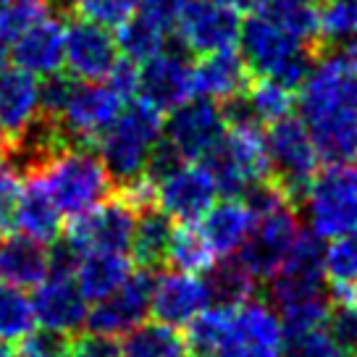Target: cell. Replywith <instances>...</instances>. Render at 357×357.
I'll return each instance as SVG.
<instances>
[{
	"instance_id": "52a82bcc",
	"label": "cell",
	"mask_w": 357,
	"mask_h": 357,
	"mask_svg": "<svg viewBox=\"0 0 357 357\" xmlns=\"http://www.w3.org/2000/svg\"><path fill=\"white\" fill-rule=\"evenodd\" d=\"M213 357H284L279 315L266 300H250L234 307Z\"/></svg>"
},
{
	"instance_id": "603a6c76",
	"label": "cell",
	"mask_w": 357,
	"mask_h": 357,
	"mask_svg": "<svg viewBox=\"0 0 357 357\" xmlns=\"http://www.w3.org/2000/svg\"><path fill=\"white\" fill-rule=\"evenodd\" d=\"M40 113V82L24 68H3L0 71V129L8 137L19 134L32 123Z\"/></svg>"
},
{
	"instance_id": "f5cc1de1",
	"label": "cell",
	"mask_w": 357,
	"mask_h": 357,
	"mask_svg": "<svg viewBox=\"0 0 357 357\" xmlns=\"http://www.w3.org/2000/svg\"><path fill=\"white\" fill-rule=\"evenodd\" d=\"M266 3H271V0H242V8H257L260 11Z\"/></svg>"
},
{
	"instance_id": "f907efd6",
	"label": "cell",
	"mask_w": 357,
	"mask_h": 357,
	"mask_svg": "<svg viewBox=\"0 0 357 357\" xmlns=\"http://www.w3.org/2000/svg\"><path fill=\"white\" fill-rule=\"evenodd\" d=\"M6 63H8V43L0 37V71H3V68H8Z\"/></svg>"
},
{
	"instance_id": "5b68a950",
	"label": "cell",
	"mask_w": 357,
	"mask_h": 357,
	"mask_svg": "<svg viewBox=\"0 0 357 357\" xmlns=\"http://www.w3.org/2000/svg\"><path fill=\"white\" fill-rule=\"evenodd\" d=\"M263 137H266L271 178L287 195L291 208L300 213V205L310 190L312 178L318 176V160H321L310 132L302 119L289 116L271 123Z\"/></svg>"
},
{
	"instance_id": "836d02e7",
	"label": "cell",
	"mask_w": 357,
	"mask_h": 357,
	"mask_svg": "<svg viewBox=\"0 0 357 357\" xmlns=\"http://www.w3.org/2000/svg\"><path fill=\"white\" fill-rule=\"evenodd\" d=\"M331 318V302L326 294L315 297H302V300L287 302L281 305V331L287 339H297L310 331H321V326L328 324Z\"/></svg>"
},
{
	"instance_id": "4fadbf2b",
	"label": "cell",
	"mask_w": 357,
	"mask_h": 357,
	"mask_svg": "<svg viewBox=\"0 0 357 357\" xmlns=\"http://www.w3.org/2000/svg\"><path fill=\"white\" fill-rule=\"evenodd\" d=\"M178 43L190 53L211 56L229 50L239 40L242 22L234 6H223L215 0H192L176 26Z\"/></svg>"
},
{
	"instance_id": "d6986e66",
	"label": "cell",
	"mask_w": 357,
	"mask_h": 357,
	"mask_svg": "<svg viewBox=\"0 0 357 357\" xmlns=\"http://www.w3.org/2000/svg\"><path fill=\"white\" fill-rule=\"evenodd\" d=\"M34 321L43 328L61 331V334H77L82 326H87L89 310L87 297L82 294L74 279H47L43 281L32 297Z\"/></svg>"
},
{
	"instance_id": "8fae6325",
	"label": "cell",
	"mask_w": 357,
	"mask_h": 357,
	"mask_svg": "<svg viewBox=\"0 0 357 357\" xmlns=\"http://www.w3.org/2000/svg\"><path fill=\"white\" fill-rule=\"evenodd\" d=\"M326 247L321 245V236H315L307 229L302 231L297 245L287 257V263L279 268V273L268 281V300L276 305L326 294Z\"/></svg>"
},
{
	"instance_id": "60d3db41",
	"label": "cell",
	"mask_w": 357,
	"mask_h": 357,
	"mask_svg": "<svg viewBox=\"0 0 357 357\" xmlns=\"http://www.w3.org/2000/svg\"><path fill=\"white\" fill-rule=\"evenodd\" d=\"M74 349V336L61 334V331H50V328H40V331H29L24 336L22 347L16 349L19 357H71Z\"/></svg>"
},
{
	"instance_id": "c3c4849f",
	"label": "cell",
	"mask_w": 357,
	"mask_h": 357,
	"mask_svg": "<svg viewBox=\"0 0 357 357\" xmlns=\"http://www.w3.org/2000/svg\"><path fill=\"white\" fill-rule=\"evenodd\" d=\"M71 357H121V349L108 336L84 334L74 339Z\"/></svg>"
},
{
	"instance_id": "e0dca14e",
	"label": "cell",
	"mask_w": 357,
	"mask_h": 357,
	"mask_svg": "<svg viewBox=\"0 0 357 357\" xmlns=\"http://www.w3.org/2000/svg\"><path fill=\"white\" fill-rule=\"evenodd\" d=\"M208 307H211V291L205 287V281L197 279L195 273L171 271L155 279L150 315L158 324L174 326V328L190 326Z\"/></svg>"
},
{
	"instance_id": "5bb4252c",
	"label": "cell",
	"mask_w": 357,
	"mask_h": 357,
	"mask_svg": "<svg viewBox=\"0 0 357 357\" xmlns=\"http://www.w3.org/2000/svg\"><path fill=\"white\" fill-rule=\"evenodd\" d=\"M121 108H123V100L108 84L82 82L77 95L68 102L66 113L61 116V123L66 129L71 145L92 147L95 150L98 139L121 116Z\"/></svg>"
},
{
	"instance_id": "ac0fdd59",
	"label": "cell",
	"mask_w": 357,
	"mask_h": 357,
	"mask_svg": "<svg viewBox=\"0 0 357 357\" xmlns=\"http://www.w3.org/2000/svg\"><path fill=\"white\" fill-rule=\"evenodd\" d=\"M218 187L205 166H181L166 181L158 184L160 208L181 223H195L211 213Z\"/></svg>"
},
{
	"instance_id": "681fc988",
	"label": "cell",
	"mask_w": 357,
	"mask_h": 357,
	"mask_svg": "<svg viewBox=\"0 0 357 357\" xmlns=\"http://www.w3.org/2000/svg\"><path fill=\"white\" fill-rule=\"evenodd\" d=\"M8 147H11V137L0 129V160H6V155H8Z\"/></svg>"
},
{
	"instance_id": "484cf974",
	"label": "cell",
	"mask_w": 357,
	"mask_h": 357,
	"mask_svg": "<svg viewBox=\"0 0 357 357\" xmlns=\"http://www.w3.org/2000/svg\"><path fill=\"white\" fill-rule=\"evenodd\" d=\"M255 226V215L239 200H223L213 205L211 213L202 218V234L211 242L215 255H231L242 250L245 239Z\"/></svg>"
},
{
	"instance_id": "277c9868",
	"label": "cell",
	"mask_w": 357,
	"mask_h": 357,
	"mask_svg": "<svg viewBox=\"0 0 357 357\" xmlns=\"http://www.w3.org/2000/svg\"><path fill=\"white\" fill-rule=\"evenodd\" d=\"M43 178L56 200L58 211L71 218L89 213L92 208L116 197V184L111 174L102 166L98 150L92 147H74L63 153L45 171Z\"/></svg>"
},
{
	"instance_id": "d4e9b609",
	"label": "cell",
	"mask_w": 357,
	"mask_h": 357,
	"mask_svg": "<svg viewBox=\"0 0 357 357\" xmlns=\"http://www.w3.org/2000/svg\"><path fill=\"white\" fill-rule=\"evenodd\" d=\"M174 234H176L174 218L163 208L155 205V208L137 213V226H134L132 247H129L137 268L158 271L163 263H168Z\"/></svg>"
},
{
	"instance_id": "44dd1931",
	"label": "cell",
	"mask_w": 357,
	"mask_h": 357,
	"mask_svg": "<svg viewBox=\"0 0 357 357\" xmlns=\"http://www.w3.org/2000/svg\"><path fill=\"white\" fill-rule=\"evenodd\" d=\"M11 58L16 66L29 74H56L66 61V29L58 19H45L34 24L13 43Z\"/></svg>"
},
{
	"instance_id": "bcb514c9",
	"label": "cell",
	"mask_w": 357,
	"mask_h": 357,
	"mask_svg": "<svg viewBox=\"0 0 357 357\" xmlns=\"http://www.w3.org/2000/svg\"><path fill=\"white\" fill-rule=\"evenodd\" d=\"M19 197H22L19 176L13 174L8 163H0V229H3V226H11L13 223Z\"/></svg>"
},
{
	"instance_id": "b9f144b4",
	"label": "cell",
	"mask_w": 357,
	"mask_h": 357,
	"mask_svg": "<svg viewBox=\"0 0 357 357\" xmlns=\"http://www.w3.org/2000/svg\"><path fill=\"white\" fill-rule=\"evenodd\" d=\"M284 357H355L326 331H310L305 336L289 339Z\"/></svg>"
},
{
	"instance_id": "4316f807",
	"label": "cell",
	"mask_w": 357,
	"mask_h": 357,
	"mask_svg": "<svg viewBox=\"0 0 357 357\" xmlns=\"http://www.w3.org/2000/svg\"><path fill=\"white\" fill-rule=\"evenodd\" d=\"M132 276L129 260L119 252H89L82 257L77 271V284L87 302H100L111 297L113 291L123 287V281Z\"/></svg>"
},
{
	"instance_id": "7a4b0ae2",
	"label": "cell",
	"mask_w": 357,
	"mask_h": 357,
	"mask_svg": "<svg viewBox=\"0 0 357 357\" xmlns=\"http://www.w3.org/2000/svg\"><path fill=\"white\" fill-rule=\"evenodd\" d=\"M239 45L252 77L273 79L291 92L307 82L321 58V50L297 43L273 22H268L263 13H252L242 24Z\"/></svg>"
},
{
	"instance_id": "cb8c5ba5",
	"label": "cell",
	"mask_w": 357,
	"mask_h": 357,
	"mask_svg": "<svg viewBox=\"0 0 357 357\" xmlns=\"http://www.w3.org/2000/svg\"><path fill=\"white\" fill-rule=\"evenodd\" d=\"M13 226L19 229V234L32 236L37 242H56L61 236V211L43 176L26 178V187L16 205Z\"/></svg>"
},
{
	"instance_id": "11a10c76",
	"label": "cell",
	"mask_w": 357,
	"mask_h": 357,
	"mask_svg": "<svg viewBox=\"0 0 357 357\" xmlns=\"http://www.w3.org/2000/svg\"><path fill=\"white\" fill-rule=\"evenodd\" d=\"M3 3H6V0H0V6H3Z\"/></svg>"
},
{
	"instance_id": "7402d4cb",
	"label": "cell",
	"mask_w": 357,
	"mask_h": 357,
	"mask_svg": "<svg viewBox=\"0 0 357 357\" xmlns=\"http://www.w3.org/2000/svg\"><path fill=\"white\" fill-rule=\"evenodd\" d=\"M50 276V255L26 234H13L0 242V284L16 289H37Z\"/></svg>"
},
{
	"instance_id": "d590c367",
	"label": "cell",
	"mask_w": 357,
	"mask_h": 357,
	"mask_svg": "<svg viewBox=\"0 0 357 357\" xmlns=\"http://www.w3.org/2000/svg\"><path fill=\"white\" fill-rule=\"evenodd\" d=\"M34 307L32 300L16 287L0 284V339H24L32 331Z\"/></svg>"
},
{
	"instance_id": "83f0119b",
	"label": "cell",
	"mask_w": 357,
	"mask_h": 357,
	"mask_svg": "<svg viewBox=\"0 0 357 357\" xmlns=\"http://www.w3.org/2000/svg\"><path fill=\"white\" fill-rule=\"evenodd\" d=\"M205 287L211 291V307H239L255 300L257 279L239 257H223L205 273Z\"/></svg>"
},
{
	"instance_id": "8d00e7d4",
	"label": "cell",
	"mask_w": 357,
	"mask_h": 357,
	"mask_svg": "<svg viewBox=\"0 0 357 357\" xmlns=\"http://www.w3.org/2000/svg\"><path fill=\"white\" fill-rule=\"evenodd\" d=\"M250 100L255 105L260 121L276 123L281 119H289L294 111V92L273 79H255L250 87Z\"/></svg>"
},
{
	"instance_id": "db71d44e",
	"label": "cell",
	"mask_w": 357,
	"mask_h": 357,
	"mask_svg": "<svg viewBox=\"0 0 357 357\" xmlns=\"http://www.w3.org/2000/svg\"><path fill=\"white\" fill-rule=\"evenodd\" d=\"M215 3H223V6H234L236 11L242 8V0H215Z\"/></svg>"
},
{
	"instance_id": "7dc6e473",
	"label": "cell",
	"mask_w": 357,
	"mask_h": 357,
	"mask_svg": "<svg viewBox=\"0 0 357 357\" xmlns=\"http://www.w3.org/2000/svg\"><path fill=\"white\" fill-rule=\"evenodd\" d=\"M105 84H108L123 102L132 100L134 92H139V71L134 66V61L119 58V63H116V68L111 71V77L105 79Z\"/></svg>"
},
{
	"instance_id": "d6a6232c",
	"label": "cell",
	"mask_w": 357,
	"mask_h": 357,
	"mask_svg": "<svg viewBox=\"0 0 357 357\" xmlns=\"http://www.w3.org/2000/svg\"><path fill=\"white\" fill-rule=\"evenodd\" d=\"M168 263H174L184 273H195V276L208 273L215 266V252H213L211 242L205 239L200 226H192V223L178 226L176 234H174Z\"/></svg>"
},
{
	"instance_id": "f546056e",
	"label": "cell",
	"mask_w": 357,
	"mask_h": 357,
	"mask_svg": "<svg viewBox=\"0 0 357 357\" xmlns=\"http://www.w3.org/2000/svg\"><path fill=\"white\" fill-rule=\"evenodd\" d=\"M121 357H192L190 342L166 324H139L119 344Z\"/></svg>"
},
{
	"instance_id": "f6af8a7d",
	"label": "cell",
	"mask_w": 357,
	"mask_h": 357,
	"mask_svg": "<svg viewBox=\"0 0 357 357\" xmlns=\"http://www.w3.org/2000/svg\"><path fill=\"white\" fill-rule=\"evenodd\" d=\"M331 336L339 344L344 347L347 352H352L357 357V305H336L331 307Z\"/></svg>"
},
{
	"instance_id": "ab89813d",
	"label": "cell",
	"mask_w": 357,
	"mask_h": 357,
	"mask_svg": "<svg viewBox=\"0 0 357 357\" xmlns=\"http://www.w3.org/2000/svg\"><path fill=\"white\" fill-rule=\"evenodd\" d=\"M139 8V0H79V16L100 26H121Z\"/></svg>"
},
{
	"instance_id": "816d5d0a",
	"label": "cell",
	"mask_w": 357,
	"mask_h": 357,
	"mask_svg": "<svg viewBox=\"0 0 357 357\" xmlns=\"http://www.w3.org/2000/svg\"><path fill=\"white\" fill-rule=\"evenodd\" d=\"M0 357H19V355H16V349H13L8 342H3V339H0Z\"/></svg>"
},
{
	"instance_id": "7c38bea8",
	"label": "cell",
	"mask_w": 357,
	"mask_h": 357,
	"mask_svg": "<svg viewBox=\"0 0 357 357\" xmlns=\"http://www.w3.org/2000/svg\"><path fill=\"white\" fill-rule=\"evenodd\" d=\"M226 137L221 105L202 98L184 102L168 116L166 139L178 150L184 160H205Z\"/></svg>"
},
{
	"instance_id": "ba28073f",
	"label": "cell",
	"mask_w": 357,
	"mask_h": 357,
	"mask_svg": "<svg viewBox=\"0 0 357 357\" xmlns=\"http://www.w3.org/2000/svg\"><path fill=\"white\" fill-rule=\"evenodd\" d=\"M300 234V215L294 208H284L271 215L255 218L252 231L239 250V260L255 279H273L291 255Z\"/></svg>"
},
{
	"instance_id": "e575fe53",
	"label": "cell",
	"mask_w": 357,
	"mask_h": 357,
	"mask_svg": "<svg viewBox=\"0 0 357 357\" xmlns=\"http://www.w3.org/2000/svg\"><path fill=\"white\" fill-rule=\"evenodd\" d=\"M357 40V0H321V53Z\"/></svg>"
},
{
	"instance_id": "f1b7e54d",
	"label": "cell",
	"mask_w": 357,
	"mask_h": 357,
	"mask_svg": "<svg viewBox=\"0 0 357 357\" xmlns=\"http://www.w3.org/2000/svg\"><path fill=\"white\" fill-rule=\"evenodd\" d=\"M257 13H263L297 43L321 50V8L315 0H271Z\"/></svg>"
},
{
	"instance_id": "4dcf8cb0",
	"label": "cell",
	"mask_w": 357,
	"mask_h": 357,
	"mask_svg": "<svg viewBox=\"0 0 357 357\" xmlns=\"http://www.w3.org/2000/svg\"><path fill=\"white\" fill-rule=\"evenodd\" d=\"M326 279L336 305H355L357 294V231L336 236L326 247Z\"/></svg>"
},
{
	"instance_id": "1f68e13d",
	"label": "cell",
	"mask_w": 357,
	"mask_h": 357,
	"mask_svg": "<svg viewBox=\"0 0 357 357\" xmlns=\"http://www.w3.org/2000/svg\"><path fill=\"white\" fill-rule=\"evenodd\" d=\"M116 43H119V50L123 53V58L129 61H153L155 56L163 53V43H168V34L153 24L150 19H145L142 13L132 16L126 24L119 26V34H116Z\"/></svg>"
},
{
	"instance_id": "6da1fadb",
	"label": "cell",
	"mask_w": 357,
	"mask_h": 357,
	"mask_svg": "<svg viewBox=\"0 0 357 357\" xmlns=\"http://www.w3.org/2000/svg\"><path fill=\"white\" fill-rule=\"evenodd\" d=\"M297 105L328 166L349 163L357 155V63L344 47L321 53Z\"/></svg>"
},
{
	"instance_id": "3957f363",
	"label": "cell",
	"mask_w": 357,
	"mask_h": 357,
	"mask_svg": "<svg viewBox=\"0 0 357 357\" xmlns=\"http://www.w3.org/2000/svg\"><path fill=\"white\" fill-rule=\"evenodd\" d=\"M163 126L166 123L160 113L145 100H139L123 108L121 116L111 123V129L98 139V155L102 166L108 168L116 192L145 176L147 160L160 139Z\"/></svg>"
},
{
	"instance_id": "9a60e30c",
	"label": "cell",
	"mask_w": 357,
	"mask_h": 357,
	"mask_svg": "<svg viewBox=\"0 0 357 357\" xmlns=\"http://www.w3.org/2000/svg\"><path fill=\"white\" fill-rule=\"evenodd\" d=\"M139 95L158 113L176 111L195 95V66L187 61V47L178 43L147 61L139 71Z\"/></svg>"
},
{
	"instance_id": "74e56055",
	"label": "cell",
	"mask_w": 357,
	"mask_h": 357,
	"mask_svg": "<svg viewBox=\"0 0 357 357\" xmlns=\"http://www.w3.org/2000/svg\"><path fill=\"white\" fill-rule=\"evenodd\" d=\"M50 19L45 0H6L0 6V37L6 43H16L34 24Z\"/></svg>"
},
{
	"instance_id": "8992f818",
	"label": "cell",
	"mask_w": 357,
	"mask_h": 357,
	"mask_svg": "<svg viewBox=\"0 0 357 357\" xmlns=\"http://www.w3.org/2000/svg\"><path fill=\"white\" fill-rule=\"evenodd\" d=\"M315 236L336 239L357 231V166L336 163L318 171L300 205Z\"/></svg>"
},
{
	"instance_id": "2e32d148",
	"label": "cell",
	"mask_w": 357,
	"mask_h": 357,
	"mask_svg": "<svg viewBox=\"0 0 357 357\" xmlns=\"http://www.w3.org/2000/svg\"><path fill=\"white\" fill-rule=\"evenodd\" d=\"M66 63L74 77L102 82L119 63V43L105 26L77 16L66 26Z\"/></svg>"
},
{
	"instance_id": "7bdbcfd3",
	"label": "cell",
	"mask_w": 357,
	"mask_h": 357,
	"mask_svg": "<svg viewBox=\"0 0 357 357\" xmlns=\"http://www.w3.org/2000/svg\"><path fill=\"white\" fill-rule=\"evenodd\" d=\"M190 3L192 0H139V13L171 34L178 26L184 11L190 8Z\"/></svg>"
},
{
	"instance_id": "ee69618b",
	"label": "cell",
	"mask_w": 357,
	"mask_h": 357,
	"mask_svg": "<svg viewBox=\"0 0 357 357\" xmlns=\"http://www.w3.org/2000/svg\"><path fill=\"white\" fill-rule=\"evenodd\" d=\"M184 166V158L178 155V150L168 139H158V145L153 147V153H150V160H147V168H145V176L150 181H166L171 174H176L178 168Z\"/></svg>"
},
{
	"instance_id": "f35d334b",
	"label": "cell",
	"mask_w": 357,
	"mask_h": 357,
	"mask_svg": "<svg viewBox=\"0 0 357 357\" xmlns=\"http://www.w3.org/2000/svg\"><path fill=\"white\" fill-rule=\"evenodd\" d=\"M82 82H77L74 74L66 71H56V74H47L40 82V111L47 116H56L61 119L66 113L71 98L77 95V89Z\"/></svg>"
},
{
	"instance_id": "ffe728a7",
	"label": "cell",
	"mask_w": 357,
	"mask_h": 357,
	"mask_svg": "<svg viewBox=\"0 0 357 357\" xmlns=\"http://www.w3.org/2000/svg\"><path fill=\"white\" fill-rule=\"evenodd\" d=\"M252 71L245 63V58L236 50H218L211 56H202L195 66V92L208 100H229L236 95H245L252 87Z\"/></svg>"
},
{
	"instance_id": "9c48e42d",
	"label": "cell",
	"mask_w": 357,
	"mask_h": 357,
	"mask_svg": "<svg viewBox=\"0 0 357 357\" xmlns=\"http://www.w3.org/2000/svg\"><path fill=\"white\" fill-rule=\"evenodd\" d=\"M137 213L116 195L108 202H102L89 213H82L71 218L66 229V239L77 247L82 255L89 252H119L132 247Z\"/></svg>"
},
{
	"instance_id": "9f6ffc18",
	"label": "cell",
	"mask_w": 357,
	"mask_h": 357,
	"mask_svg": "<svg viewBox=\"0 0 357 357\" xmlns=\"http://www.w3.org/2000/svg\"><path fill=\"white\" fill-rule=\"evenodd\" d=\"M355 305H357V294H355Z\"/></svg>"
},
{
	"instance_id": "30bf717a",
	"label": "cell",
	"mask_w": 357,
	"mask_h": 357,
	"mask_svg": "<svg viewBox=\"0 0 357 357\" xmlns=\"http://www.w3.org/2000/svg\"><path fill=\"white\" fill-rule=\"evenodd\" d=\"M155 271H134L129 279L123 281V287L113 291L111 297L95 302V307L89 310L87 331L98 336H113L129 334L132 328L142 324L153 305V289H155Z\"/></svg>"
}]
</instances>
